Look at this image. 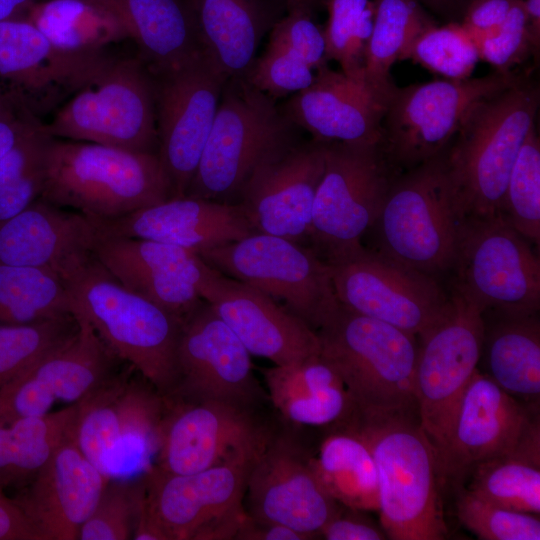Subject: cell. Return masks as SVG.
I'll use <instances>...</instances> for the list:
<instances>
[{"mask_svg":"<svg viewBox=\"0 0 540 540\" xmlns=\"http://www.w3.org/2000/svg\"><path fill=\"white\" fill-rule=\"evenodd\" d=\"M372 453L379 484L380 526L392 540H443L445 478L439 453L423 430L418 411L367 414L342 423Z\"/></svg>","mask_w":540,"mask_h":540,"instance_id":"cell-1","label":"cell"},{"mask_svg":"<svg viewBox=\"0 0 540 540\" xmlns=\"http://www.w3.org/2000/svg\"><path fill=\"white\" fill-rule=\"evenodd\" d=\"M539 104V86L523 75L468 114L444 150L461 221L503 213L509 174Z\"/></svg>","mask_w":540,"mask_h":540,"instance_id":"cell-2","label":"cell"},{"mask_svg":"<svg viewBox=\"0 0 540 540\" xmlns=\"http://www.w3.org/2000/svg\"><path fill=\"white\" fill-rule=\"evenodd\" d=\"M173 197L157 153L51 138L40 198L96 221Z\"/></svg>","mask_w":540,"mask_h":540,"instance_id":"cell-3","label":"cell"},{"mask_svg":"<svg viewBox=\"0 0 540 540\" xmlns=\"http://www.w3.org/2000/svg\"><path fill=\"white\" fill-rule=\"evenodd\" d=\"M82 315L106 345L134 366L164 397L177 378L182 320L127 289L95 257L64 278Z\"/></svg>","mask_w":540,"mask_h":540,"instance_id":"cell-4","label":"cell"},{"mask_svg":"<svg viewBox=\"0 0 540 540\" xmlns=\"http://www.w3.org/2000/svg\"><path fill=\"white\" fill-rule=\"evenodd\" d=\"M316 333L321 355L339 373L357 411H418L416 336L342 305Z\"/></svg>","mask_w":540,"mask_h":540,"instance_id":"cell-5","label":"cell"},{"mask_svg":"<svg viewBox=\"0 0 540 540\" xmlns=\"http://www.w3.org/2000/svg\"><path fill=\"white\" fill-rule=\"evenodd\" d=\"M165 397L131 364L77 403L74 440L108 480L135 479L154 465Z\"/></svg>","mask_w":540,"mask_h":540,"instance_id":"cell-6","label":"cell"},{"mask_svg":"<svg viewBox=\"0 0 540 540\" xmlns=\"http://www.w3.org/2000/svg\"><path fill=\"white\" fill-rule=\"evenodd\" d=\"M295 128L275 100L244 78H228L185 196L238 204L252 172L296 138Z\"/></svg>","mask_w":540,"mask_h":540,"instance_id":"cell-7","label":"cell"},{"mask_svg":"<svg viewBox=\"0 0 540 540\" xmlns=\"http://www.w3.org/2000/svg\"><path fill=\"white\" fill-rule=\"evenodd\" d=\"M460 223L443 151L393 178L371 229L377 253L433 277L452 269Z\"/></svg>","mask_w":540,"mask_h":540,"instance_id":"cell-8","label":"cell"},{"mask_svg":"<svg viewBox=\"0 0 540 540\" xmlns=\"http://www.w3.org/2000/svg\"><path fill=\"white\" fill-rule=\"evenodd\" d=\"M43 128L53 138L157 153L154 79L137 57H115Z\"/></svg>","mask_w":540,"mask_h":540,"instance_id":"cell-9","label":"cell"},{"mask_svg":"<svg viewBox=\"0 0 540 540\" xmlns=\"http://www.w3.org/2000/svg\"><path fill=\"white\" fill-rule=\"evenodd\" d=\"M522 76L513 70H494L477 78L396 86L378 143L391 170L405 172L441 154L475 105Z\"/></svg>","mask_w":540,"mask_h":540,"instance_id":"cell-10","label":"cell"},{"mask_svg":"<svg viewBox=\"0 0 540 540\" xmlns=\"http://www.w3.org/2000/svg\"><path fill=\"white\" fill-rule=\"evenodd\" d=\"M325 168L313 208L310 245L327 263L363 251L396 176L379 144L325 142Z\"/></svg>","mask_w":540,"mask_h":540,"instance_id":"cell-11","label":"cell"},{"mask_svg":"<svg viewBox=\"0 0 540 540\" xmlns=\"http://www.w3.org/2000/svg\"><path fill=\"white\" fill-rule=\"evenodd\" d=\"M265 408L165 397L153 466L189 474L258 457L282 422Z\"/></svg>","mask_w":540,"mask_h":540,"instance_id":"cell-12","label":"cell"},{"mask_svg":"<svg viewBox=\"0 0 540 540\" xmlns=\"http://www.w3.org/2000/svg\"><path fill=\"white\" fill-rule=\"evenodd\" d=\"M197 255L271 297L315 331L340 305L329 264L312 248L292 240L253 232Z\"/></svg>","mask_w":540,"mask_h":540,"instance_id":"cell-13","label":"cell"},{"mask_svg":"<svg viewBox=\"0 0 540 540\" xmlns=\"http://www.w3.org/2000/svg\"><path fill=\"white\" fill-rule=\"evenodd\" d=\"M452 269L458 291L485 314L522 316L540 309V261L503 214L466 218Z\"/></svg>","mask_w":540,"mask_h":540,"instance_id":"cell-14","label":"cell"},{"mask_svg":"<svg viewBox=\"0 0 540 540\" xmlns=\"http://www.w3.org/2000/svg\"><path fill=\"white\" fill-rule=\"evenodd\" d=\"M484 333L482 309L453 287L441 316L418 337L415 398L421 426L439 458L478 369Z\"/></svg>","mask_w":540,"mask_h":540,"instance_id":"cell-15","label":"cell"},{"mask_svg":"<svg viewBox=\"0 0 540 540\" xmlns=\"http://www.w3.org/2000/svg\"><path fill=\"white\" fill-rule=\"evenodd\" d=\"M256 458L173 474L141 476L140 508L166 540H233L246 515L247 479Z\"/></svg>","mask_w":540,"mask_h":540,"instance_id":"cell-16","label":"cell"},{"mask_svg":"<svg viewBox=\"0 0 540 540\" xmlns=\"http://www.w3.org/2000/svg\"><path fill=\"white\" fill-rule=\"evenodd\" d=\"M151 74L157 154L173 197H182L198 167L228 78L205 52L176 68Z\"/></svg>","mask_w":540,"mask_h":540,"instance_id":"cell-17","label":"cell"},{"mask_svg":"<svg viewBox=\"0 0 540 540\" xmlns=\"http://www.w3.org/2000/svg\"><path fill=\"white\" fill-rule=\"evenodd\" d=\"M300 430L282 420L250 470L244 509L253 518L285 525L314 539L341 504L317 479L311 465L313 452Z\"/></svg>","mask_w":540,"mask_h":540,"instance_id":"cell-18","label":"cell"},{"mask_svg":"<svg viewBox=\"0 0 540 540\" xmlns=\"http://www.w3.org/2000/svg\"><path fill=\"white\" fill-rule=\"evenodd\" d=\"M338 302L345 308L390 324L417 338L448 303L432 276L363 251L328 263Z\"/></svg>","mask_w":540,"mask_h":540,"instance_id":"cell-19","label":"cell"},{"mask_svg":"<svg viewBox=\"0 0 540 540\" xmlns=\"http://www.w3.org/2000/svg\"><path fill=\"white\" fill-rule=\"evenodd\" d=\"M250 353L206 302L182 321L177 378L169 396L266 407L270 401L253 373Z\"/></svg>","mask_w":540,"mask_h":540,"instance_id":"cell-20","label":"cell"},{"mask_svg":"<svg viewBox=\"0 0 540 540\" xmlns=\"http://www.w3.org/2000/svg\"><path fill=\"white\" fill-rule=\"evenodd\" d=\"M76 316L79 329L0 390V423L43 416L57 403L75 404L125 363L90 323Z\"/></svg>","mask_w":540,"mask_h":540,"instance_id":"cell-21","label":"cell"},{"mask_svg":"<svg viewBox=\"0 0 540 540\" xmlns=\"http://www.w3.org/2000/svg\"><path fill=\"white\" fill-rule=\"evenodd\" d=\"M325 142L286 143L252 172L238 204L254 232L310 245L312 208L325 168Z\"/></svg>","mask_w":540,"mask_h":540,"instance_id":"cell-22","label":"cell"},{"mask_svg":"<svg viewBox=\"0 0 540 540\" xmlns=\"http://www.w3.org/2000/svg\"><path fill=\"white\" fill-rule=\"evenodd\" d=\"M198 292L251 355L286 366L321 352L319 337L306 322L263 292L221 273L204 260Z\"/></svg>","mask_w":540,"mask_h":540,"instance_id":"cell-23","label":"cell"},{"mask_svg":"<svg viewBox=\"0 0 540 540\" xmlns=\"http://www.w3.org/2000/svg\"><path fill=\"white\" fill-rule=\"evenodd\" d=\"M539 428V410L520 402L477 369L440 454L445 482H461L475 465L513 452Z\"/></svg>","mask_w":540,"mask_h":540,"instance_id":"cell-24","label":"cell"},{"mask_svg":"<svg viewBox=\"0 0 540 540\" xmlns=\"http://www.w3.org/2000/svg\"><path fill=\"white\" fill-rule=\"evenodd\" d=\"M94 255L127 289L182 321L203 301L198 292L203 260L190 250L99 229Z\"/></svg>","mask_w":540,"mask_h":540,"instance_id":"cell-25","label":"cell"},{"mask_svg":"<svg viewBox=\"0 0 540 540\" xmlns=\"http://www.w3.org/2000/svg\"><path fill=\"white\" fill-rule=\"evenodd\" d=\"M102 69L58 51L24 17L0 21V89L16 96L40 119Z\"/></svg>","mask_w":540,"mask_h":540,"instance_id":"cell-26","label":"cell"},{"mask_svg":"<svg viewBox=\"0 0 540 540\" xmlns=\"http://www.w3.org/2000/svg\"><path fill=\"white\" fill-rule=\"evenodd\" d=\"M108 482L81 451L73 434L56 448L14 500L43 540H78L81 526Z\"/></svg>","mask_w":540,"mask_h":540,"instance_id":"cell-27","label":"cell"},{"mask_svg":"<svg viewBox=\"0 0 540 540\" xmlns=\"http://www.w3.org/2000/svg\"><path fill=\"white\" fill-rule=\"evenodd\" d=\"M388 100L364 80L326 65L316 70L312 83L292 94L281 110L313 140L378 144Z\"/></svg>","mask_w":540,"mask_h":540,"instance_id":"cell-28","label":"cell"},{"mask_svg":"<svg viewBox=\"0 0 540 540\" xmlns=\"http://www.w3.org/2000/svg\"><path fill=\"white\" fill-rule=\"evenodd\" d=\"M96 220L36 199L0 223V263L52 271L63 279L94 254Z\"/></svg>","mask_w":540,"mask_h":540,"instance_id":"cell-29","label":"cell"},{"mask_svg":"<svg viewBox=\"0 0 540 540\" xmlns=\"http://www.w3.org/2000/svg\"><path fill=\"white\" fill-rule=\"evenodd\" d=\"M97 223L107 235L159 241L196 254L254 232L239 204L190 196L172 197Z\"/></svg>","mask_w":540,"mask_h":540,"instance_id":"cell-30","label":"cell"},{"mask_svg":"<svg viewBox=\"0 0 540 540\" xmlns=\"http://www.w3.org/2000/svg\"><path fill=\"white\" fill-rule=\"evenodd\" d=\"M205 54L227 76L244 78L263 36L285 11L277 0H187Z\"/></svg>","mask_w":540,"mask_h":540,"instance_id":"cell-31","label":"cell"},{"mask_svg":"<svg viewBox=\"0 0 540 540\" xmlns=\"http://www.w3.org/2000/svg\"><path fill=\"white\" fill-rule=\"evenodd\" d=\"M262 373L273 408L289 425L330 428L355 408L339 373L321 353Z\"/></svg>","mask_w":540,"mask_h":540,"instance_id":"cell-32","label":"cell"},{"mask_svg":"<svg viewBox=\"0 0 540 540\" xmlns=\"http://www.w3.org/2000/svg\"><path fill=\"white\" fill-rule=\"evenodd\" d=\"M23 17L58 51L94 69L116 57L112 46L130 39L120 16L103 0H37Z\"/></svg>","mask_w":540,"mask_h":540,"instance_id":"cell-33","label":"cell"},{"mask_svg":"<svg viewBox=\"0 0 540 540\" xmlns=\"http://www.w3.org/2000/svg\"><path fill=\"white\" fill-rule=\"evenodd\" d=\"M103 1L124 22L151 73L176 68L204 52L187 0Z\"/></svg>","mask_w":540,"mask_h":540,"instance_id":"cell-34","label":"cell"},{"mask_svg":"<svg viewBox=\"0 0 540 540\" xmlns=\"http://www.w3.org/2000/svg\"><path fill=\"white\" fill-rule=\"evenodd\" d=\"M500 388L530 408L540 404V321L537 314L498 315L485 326L482 355Z\"/></svg>","mask_w":540,"mask_h":540,"instance_id":"cell-35","label":"cell"},{"mask_svg":"<svg viewBox=\"0 0 540 540\" xmlns=\"http://www.w3.org/2000/svg\"><path fill=\"white\" fill-rule=\"evenodd\" d=\"M311 465L326 492L339 504L365 512L379 510V484L371 451L353 432L328 428Z\"/></svg>","mask_w":540,"mask_h":540,"instance_id":"cell-36","label":"cell"},{"mask_svg":"<svg viewBox=\"0 0 540 540\" xmlns=\"http://www.w3.org/2000/svg\"><path fill=\"white\" fill-rule=\"evenodd\" d=\"M77 403L43 416L0 423V491L27 484L74 434Z\"/></svg>","mask_w":540,"mask_h":540,"instance_id":"cell-37","label":"cell"},{"mask_svg":"<svg viewBox=\"0 0 540 540\" xmlns=\"http://www.w3.org/2000/svg\"><path fill=\"white\" fill-rule=\"evenodd\" d=\"M373 27L364 55V80L381 95L390 97L396 85L390 69L406 60L412 44L435 25L419 0H373Z\"/></svg>","mask_w":540,"mask_h":540,"instance_id":"cell-38","label":"cell"},{"mask_svg":"<svg viewBox=\"0 0 540 540\" xmlns=\"http://www.w3.org/2000/svg\"><path fill=\"white\" fill-rule=\"evenodd\" d=\"M469 489L497 506L540 514V429L513 452L475 465L468 473Z\"/></svg>","mask_w":540,"mask_h":540,"instance_id":"cell-39","label":"cell"},{"mask_svg":"<svg viewBox=\"0 0 540 540\" xmlns=\"http://www.w3.org/2000/svg\"><path fill=\"white\" fill-rule=\"evenodd\" d=\"M65 280L41 268L0 263V326L26 325L73 315Z\"/></svg>","mask_w":540,"mask_h":540,"instance_id":"cell-40","label":"cell"},{"mask_svg":"<svg viewBox=\"0 0 540 540\" xmlns=\"http://www.w3.org/2000/svg\"><path fill=\"white\" fill-rule=\"evenodd\" d=\"M51 138L41 121L0 160V223L41 196Z\"/></svg>","mask_w":540,"mask_h":540,"instance_id":"cell-41","label":"cell"},{"mask_svg":"<svg viewBox=\"0 0 540 540\" xmlns=\"http://www.w3.org/2000/svg\"><path fill=\"white\" fill-rule=\"evenodd\" d=\"M328 20L323 28L327 59L341 71L364 80V55L374 20L373 0H324ZM365 81V80H364Z\"/></svg>","mask_w":540,"mask_h":540,"instance_id":"cell-42","label":"cell"},{"mask_svg":"<svg viewBox=\"0 0 540 540\" xmlns=\"http://www.w3.org/2000/svg\"><path fill=\"white\" fill-rule=\"evenodd\" d=\"M504 217L528 241L540 242V141L535 125L527 134L509 174Z\"/></svg>","mask_w":540,"mask_h":540,"instance_id":"cell-43","label":"cell"},{"mask_svg":"<svg viewBox=\"0 0 540 540\" xmlns=\"http://www.w3.org/2000/svg\"><path fill=\"white\" fill-rule=\"evenodd\" d=\"M78 329L74 314L26 325L0 326V390Z\"/></svg>","mask_w":540,"mask_h":540,"instance_id":"cell-44","label":"cell"},{"mask_svg":"<svg viewBox=\"0 0 540 540\" xmlns=\"http://www.w3.org/2000/svg\"><path fill=\"white\" fill-rule=\"evenodd\" d=\"M407 59L452 80L471 77L480 60L474 41L459 23L435 24L425 30L412 44Z\"/></svg>","mask_w":540,"mask_h":540,"instance_id":"cell-45","label":"cell"},{"mask_svg":"<svg viewBox=\"0 0 540 540\" xmlns=\"http://www.w3.org/2000/svg\"><path fill=\"white\" fill-rule=\"evenodd\" d=\"M459 521L482 540H539V515L497 506L460 487L455 502Z\"/></svg>","mask_w":540,"mask_h":540,"instance_id":"cell-46","label":"cell"},{"mask_svg":"<svg viewBox=\"0 0 540 540\" xmlns=\"http://www.w3.org/2000/svg\"><path fill=\"white\" fill-rule=\"evenodd\" d=\"M141 476L109 480L91 515L80 528L78 540H127L132 538Z\"/></svg>","mask_w":540,"mask_h":540,"instance_id":"cell-47","label":"cell"},{"mask_svg":"<svg viewBox=\"0 0 540 540\" xmlns=\"http://www.w3.org/2000/svg\"><path fill=\"white\" fill-rule=\"evenodd\" d=\"M314 70L287 49L267 43L264 53L255 59L246 80L273 100L307 88Z\"/></svg>","mask_w":540,"mask_h":540,"instance_id":"cell-48","label":"cell"},{"mask_svg":"<svg viewBox=\"0 0 540 540\" xmlns=\"http://www.w3.org/2000/svg\"><path fill=\"white\" fill-rule=\"evenodd\" d=\"M480 60L497 71H510L531 54L536 56L524 8V0H518L504 22L495 30L472 39Z\"/></svg>","mask_w":540,"mask_h":540,"instance_id":"cell-49","label":"cell"},{"mask_svg":"<svg viewBox=\"0 0 540 540\" xmlns=\"http://www.w3.org/2000/svg\"><path fill=\"white\" fill-rule=\"evenodd\" d=\"M268 42L287 49L314 71L327 65L323 28L314 21L313 14L286 13L269 31Z\"/></svg>","mask_w":540,"mask_h":540,"instance_id":"cell-50","label":"cell"},{"mask_svg":"<svg viewBox=\"0 0 540 540\" xmlns=\"http://www.w3.org/2000/svg\"><path fill=\"white\" fill-rule=\"evenodd\" d=\"M326 540H383L388 539L382 527H378L365 511L340 505L338 511L319 532Z\"/></svg>","mask_w":540,"mask_h":540,"instance_id":"cell-51","label":"cell"},{"mask_svg":"<svg viewBox=\"0 0 540 540\" xmlns=\"http://www.w3.org/2000/svg\"><path fill=\"white\" fill-rule=\"evenodd\" d=\"M41 121L20 99L0 89V160Z\"/></svg>","mask_w":540,"mask_h":540,"instance_id":"cell-52","label":"cell"},{"mask_svg":"<svg viewBox=\"0 0 540 540\" xmlns=\"http://www.w3.org/2000/svg\"><path fill=\"white\" fill-rule=\"evenodd\" d=\"M518 0H473L459 24L471 37L477 38L498 28Z\"/></svg>","mask_w":540,"mask_h":540,"instance_id":"cell-53","label":"cell"},{"mask_svg":"<svg viewBox=\"0 0 540 540\" xmlns=\"http://www.w3.org/2000/svg\"><path fill=\"white\" fill-rule=\"evenodd\" d=\"M0 540H43L14 499L0 491Z\"/></svg>","mask_w":540,"mask_h":540,"instance_id":"cell-54","label":"cell"},{"mask_svg":"<svg viewBox=\"0 0 540 540\" xmlns=\"http://www.w3.org/2000/svg\"><path fill=\"white\" fill-rule=\"evenodd\" d=\"M235 540H309L310 536L285 525L253 518L247 513L241 521Z\"/></svg>","mask_w":540,"mask_h":540,"instance_id":"cell-55","label":"cell"},{"mask_svg":"<svg viewBox=\"0 0 540 540\" xmlns=\"http://www.w3.org/2000/svg\"><path fill=\"white\" fill-rule=\"evenodd\" d=\"M423 6L438 16L449 20L448 23H459L473 0H419Z\"/></svg>","mask_w":540,"mask_h":540,"instance_id":"cell-56","label":"cell"},{"mask_svg":"<svg viewBox=\"0 0 540 540\" xmlns=\"http://www.w3.org/2000/svg\"><path fill=\"white\" fill-rule=\"evenodd\" d=\"M524 8L531 41L538 55L540 47V0H524Z\"/></svg>","mask_w":540,"mask_h":540,"instance_id":"cell-57","label":"cell"},{"mask_svg":"<svg viewBox=\"0 0 540 540\" xmlns=\"http://www.w3.org/2000/svg\"><path fill=\"white\" fill-rule=\"evenodd\" d=\"M37 0H0V21L23 17Z\"/></svg>","mask_w":540,"mask_h":540,"instance_id":"cell-58","label":"cell"},{"mask_svg":"<svg viewBox=\"0 0 540 540\" xmlns=\"http://www.w3.org/2000/svg\"><path fill=\"white\" fill-rule=\"evenodd\" d=\"M286 13L302 11L306 13L313 14L314 11L321 5H323L324 0H277Z\"/></svg>","mask_w":540,"mask_h":540,"instance_id":"cell-59","label":"cell"}]
</instances>
